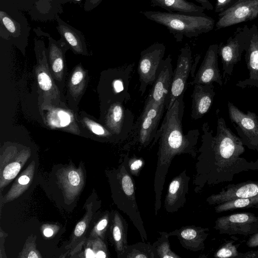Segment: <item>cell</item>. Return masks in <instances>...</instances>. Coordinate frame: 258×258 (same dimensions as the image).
<instances>
[{
	"label": "cell",
	"mask_w": 258,
	"mask_h": 258,
	"mask_svg": "<svg viewBox=\"0 0 258 258\" xmlns=\"http://www.w3.org/2000/svg\"><path fill=\"white\" fill-rule=\"evenodd\" d=\"M217 115V132L213 136L207 122L202 129V144L195 164L193 185L196 193L205 185H215L232 180L235 174L250 170H258V160L247 161L240 157L245 151L240 138L229 128L222 117Z\"/></svg>",
	"instance_id": "cell-1"
},
{
	"label": "cell",
	"mask_w": 258,
	"mask_h": 258,
	"mask_svg": "<svg viewBox=\"0 0 258 258\" xmlns=\"http://www.w3.org/2000/svg\"><path fill=\"white\" fill-rule=\"evenodd\" d=\"M184 95H181L172 106L166 110L160 128L153 141V146L159 141L157 162L154 186L155 214L161 207V196L168 170L173 159L177 155L186 154L195 158L200 132L198 130L183 131L182 120L184 113Z\"/></svg>",
	"instance_id": "cell-2"
},
{
	"label": "cell",
	"mask_w": 258,
	"mask_h": 258,
	"mask_svg": "<svg viewBox=\"0 0 258 258\" xmlns=\"http://www.w3.org/2000/svg\"><path fill=\"white\" fill-rule=\"evenodd\" d=\"M147 19L165 27L176 42L184 37L191 38L209 32L215 26V21L205 14H194L155 11H141Z\"/></svg>",
	"instance_id": "cell-3"
},
{
	"label": "cell",
	"mask_w": 258,
	"mask_h": 258,
	"mask_svg": "<svg viewBox=\"0 0 258 258\" xmlns=\"http://www.w3.org/2000/svg\"><path fill=\"white\" fill-rule=\"evenodd\" d=\"M128 156V153L125 155L122 163L112 174V196L119 209L129 217L142 241H145L147 234L137 203L134 181L127 167Z\"/></svg>",
	"instance_id": "cell-4"
},
{
	"label": "cell",
	"mask_w": 258,
	"mask_h": 258,
	"mask_svg": "<svg viewBox=\"0 0 258 258\" xmlns=\"http://www.w3.org/2000/svg\"><path fill=\"white\" fill-rule=\"evenodd\" d=\"M35 51L36 63L34 72L39 94L38 106L41 104L68 106L66 95L60 91L50 72L45 47L35 43Z\"/></svg>",
	"instance_id": "cell-5"
},
{
	"label": "cell",
	"mask_w": 258,
	"mask_h": 258,
	"mask_svg": "<svg viewBox=\"0 0 258 258\" xmlns=\"http://www.w3.org/2000/svg\"><path fill=\"white\" fill-rule=\"evenodd\" d=\"M165 109V103L158 104L145 101L143 110L135 123L125 148L134 146H138L140 149L147 147L155 138Z\"/></svg>",
	"instance_id": "cell-6"
},
{
	"label": "cell",
	"mask_w": 258,
	"mask_h": 258,
	"mask_svg": "<svg viewBox=\"0 0 258 258\" xmlns=\"http://www.w3.org/2000/svg\"><path fill=\"white\" fill-rule=\"evenodd\" d=\"M134 66V63L125 64L103 73L100 85L102 108L112 102L126 103L131 99L128 88Z\"/></svg>",
	"instance_id": "cell-7"
},
{
	"label": "cell",
	"mask_w": 258,
	"mask_h": 258,
	"mask_svg": "<svg viewBox=\"0 0 258 258\" xmlns=\"http://www.w3.org/2000/svg\"><path fill=\"white\" fill-rule=\"evenodd\" d=\"M114 102L102 108L100 122L116 138L117 142L127 140L134 126V115L124 105Z\"/></svg>",
	"instance_id": "cell-8"
},
{
	"label": "cell",
	"mask_w": 258,
	"mask_h": 258,
	"mask_svg": "<svg viewBox=\"0 0 258 258\" xmlns=\"http://www.w3.org/2000/svg\"><path fill=\"white\" fill-rule=\"evenodd\" d=\"M250 40V28L247 25L237 28L233 35L225 43L219 45L218 55L223 66V79L231 76L234 68L241 59L242 53L248 47Z\"/></svg>",
	"instance_id": "cell-9"
},
{
	"label": "cell",
	"mask_w": 258,
	"mask_h": 258,
	"mask_svg": "<svg viewBox=\"0 0 258 258\" xmlns=\"http://www.w3.org/2000/svg\"><path fill=\"white\" fill-rule=\"evenodd\" d=\"M39 108L43 122L48 127L79 136L83 134L78 113L68 106L41 104Z\"/></svg>",
	"instance_id": "cell-10"
},
{
	"label": "cell",
	"mask_w": 258,
	"mask_h": 258,
	"mask_svg": "<svg viewBox=\"0 0 258 258\" xmlns=\"http://www.w3.org/2000/svg\"><path fill=\"white\" fill-rule=\"evenodd\" d=\"M228 114L244 146L258 152V116L252 111L245 113L232 102H228Z\"/></svg>",
	"instance_id": "cell-11"
},
{
	"label": "cell",
	"mask_w": 258,
	"mask_h": 258,
	"mask_svg": "<svg viewBox=\"0 0 258 258\" xmlns=\"http://www.w3.org/2000/svg\"><path fill=\"white\" fill-rule=\"evenodd\" d=\"M165 50L163 43L156 42L141 51L138 65L141 96L144 94L147 87L154 83Z\"/></svg>",
	"instance_id": "cell-12"
},
{
	"label": "cell",
	"mask_w": 258,
	"mask_h": 258,
	"mask_svg": "<svg viewBox=\"0 0 258 258\" xmlns=\"http://www.w3.org/2000/svg\"><path fill=\"white\" fill-rule=\"evenodd\" d=\"M214 228L221 234L250 236L258 230V216L250 212L221 216L215 221Z\"/></svg>",
	"instance_id": "cell-13"
},
{
	"label": "cell",
	"mask_w": 258,
	"mask_h": 258,
	"mask_svg": "<svg viewBox=\"0 0 258 258\" xmlns=\"http://www.w3.org/2000/svg\"><path fill=\"white\" fill-rule=\"evenodd\" d=\"M192 64L191 50L186 44L180 49L178 56L176 66L173 71L170 92L165 101V110L169 109L178 98L184 95Z\"/></svg>",
	"instance_id": "cell-14"
},
{
	"label": "cell",
	"mask_w": 258,
	"mask_h": 258,
	"mask_svg": "<svg viewBox=\"0 0 258 258\" xmlns=\"http://www.w3.org/2000/svg\"><path fill=\"white\" fill-rule=\"evenodd\" d=\"M218 16L215 24L217 29L253 20L258 17V0H235L229 8L219 13Z\"/></svg>",
	"instance_id": "cell-15"
},
{
	"label": "cell",
	"mask_w": 258,
	"mask_h": 258,
	"mask_svg": "<svg viewBox=\"0 0 258 258\" xmlns=\"http://www.w3.org/2000/svg\"><path fill=\"white\" fill-rule=\"evenodd\" d=\"M69 49L61 39L56 41L49 37L47 56L50 71L55 84L63 94L68 76L65 53Z\"/></svg>",
	"instance_id": "cell-16"
},
{
	"label": "cell",
	"mask_w": 258,
	"mask_h": 258,
	"mask_svg": "<svg viewBox=\"0 0 258 258\" xmlns=\"http://www.w3.org/2000/svg\"><path fill=\"white\" fill-rule=\"evenodd\" d=\"M218 48L217 44L209 46L202 63L190 83L191 85L210 84L216 82L220 86H222L223 78L218 67Z\"/></svg>",
	"instance_id": "cell-17"
},
{
	"label": "cell",
	"mask_w": 258,
	"mask_h": 258,
	"mask_svg": "<svg viewBox=\"0 0 258 258\" xmlns=\"http://www.w3.org/2000/svg\"><path fill=\"white\" fill-rule=\"evenodd\" d=\"M173 74L172 58L168 55L159 65L156 79L146 101H151L158 104H165L170 92Z\"/></svg>",
	"instance_id": "cell-18"
},
{
	"label": "cell",
	"mask_w": 258,
	"mask_h": 258,
	"mask_svg": "<svg viewBox=\"0 0 258 258\" xmlns=\"http://www.w3.org/2000/svg\"><path fill=\"white\" fill-rule=\"evenodd\" d=\"M88 71L81 63L76 65L68 75L66 82V98L68 106L78 112V104L89 83Z\"/></svg>",
	"instance_id": "cell-19"
},
{
	"label": "cell",
	"mask_w": 258,
	"mask_h": 258,
	"mask_svg": "<svg viewBox=\"0 0 258 258\" xmlns=\"http://www.w3.org/2000/svg\"><path fill=\"white\" fill-rule=\"evenodd\" d=\"M190 179L186 169L172 179L164 202V208L167 213H175L184 206Z\"/></svg>",
	"instance_id": "cell-20"
},
{
	"label": "cell",
	"mask_w": 258,
	"mask_h": 258,
	"mask_svg": "<svg viewBox=\"0 0 258 258\" xmlns=\"http://www.w3.org/2000/svg\"><path fill=\"white\" fill-rule=\"evenodd\" d=\"M258 196V181L248 180L237 184H230L217 194L206 199L210 205L216 206L230 200Z\"/></svg>",
	"instance_id": "cell-21"
},
{
	"label": "cell",
	"mask_w": 258,
	"mask_h": 258,
	"mask_svg": "<svg viewBox=\"0 0 258 258\" xmlns=\"http://www.w3.org/2000/svg\"><path fill=\"white\" fill-rule=\"evenodd\" d=\"M245 60L249 71V77L238 81L235 86L244 88L247 87L258 88V28L253 24L250 28V40L246 49Z\"/></svg>",
	"instance_id": "cell-22"
},
{
	"label": "cell",
	"mask_w": 258,
	"mask_h": 258,
	"mask_svg": "<svg viewBox=\"0 0 258 258\" xmlns=\"http://www.w3.org/2000/svg\"><path fill=\"white\" fill-rule=\"evenodd\" d=\"M208 228L195 225L182 226L168 233L169 236H175L182 246L192 251L203 250L208 235Z\"/></svg>",
	"instance_id": "cell-23"
},
{
	"label": "cell",
	"mask_w": 258,
	"mask_h": 258,
	"mask_svg": "<svg viewBox=\"0 0 258 258\" xmlns=\"http://www.w3.org/2000/svg\"><path fill=\"white\" fill-rule=\"evenodd\" d=\"M216 93L213 84L194 85L191 97V117L197 120L207 113L213 104Z\"/></svg>",
	"instance_id": "cell-24"
},
{
	"label": "cell",
	"mask_w": 258,
	"mask_h": 258,
	"mask_svg": "<svg viewBox=\"0 0 258 258\" xmlns=\"http://www.w3.org/2000/svg\"><path fill=\"white\" fill-rule=\"evenodd\" d=\"M57 29L61 40L76 54L89 56L85 39L82 33L57 17Z\"/></svg>",
	"instance_id": "cell-25"
},
{
	"label": "cell",
	"mask_w": 258,
	"mask_h": 258,
	"mask_svg": "<svg viewBox=\"0 0 258 258\" xmlns=\"http://www.w3.org/2000/svg\"><path fill=\"white\" fill-rule=\"evenodd\" d=\"M83 133L104 142L117 143L116 138L101 122L84 111L78 114Z\"/></svg>",
	"instance_id": "cell-26"
},
{
	"label": "cell",
	"mask_w": 258,
	"mask_h": 258,
	"mask_svg": "<svg viewBox=\"0 0 258 258\" xmlns=\"http://www.w3.org/2000/svg\"><path fill=\"white\" fill-rule=\"evenodd\" d=\"M111 218V238L117 257L120 258L125 246L127 245L128 224L125 219L117 211L112 212Z\"/></svg>",
	"instance_id": "cell-27"
},
{
	"label": "cell",
	"mask_w": 258,
	"mask_h": 258,
	"mask_svg": "<svg viewBox=\"0 0 258 258\" xmlns=\"http://www.w3.org/2000/svg\"><path fill=\"white\" fill-rule=\"evenodd\" d=\"M151 6L158 7L168 12L203 14L205 9L187 0H150Z\"/></svg>",
	"instance_id": "cell-28"
},
{
	"label": "cell",
	"mask_w": 258,
	"mask_h": 258,
	"mask_svg": "<svg viewBox=\"0 0 258 258\" xmlns=\"http://www.w3.org/2000/svg\"><path fill=\"white\" fill-rule=\"evenodd\" d=\"M258 209V196L247 198L236 199L219 205L214 207L217 213L229 211H233L238 209Z\"/></svg>",
	"instance_id": "cell-29"
},
{
	"label": "cell",
	"mask_w": 258,
	"mask_h": 258,
	"mask_svg": "<svg viewBox=\"0 0 258 258\" xmlns=\"http://www.w3.org/2000/svg\"><path fill=\"white\" fill-rule=\"evenodd\" d=\"M120 258H155L152 244L143 241L127 245Z\"/></svg>",
	"instance_id": "cell-30"
},
{
	"label": "cell",
	"mask_w": 258,
	"mask_h": 258,
	"mask_svg": "<svg viewBox=\"0 0 258 258\" xmlns=\"http://www.w3.org/2000/svg\"><path fill=\"white\" fill-rule=\"evenodd\" d=\"M160 237L152 244L155 258H181L170 248L169 234L159 232Z\"/></svg>",
	"instance_id": "cell-31"
},
{
	"label": "cell",
	"mask_w": 258,
	"mask_h": 258,
	"mask_svg": "<svg viewBox=\"0 0 258 258\" xmlns=\"http://www.w3.org/2000/svg\"><path fill=\"white\" fill-rule=\"evenodd\" d=\"M240 244V243H235L234 240L226 241L217 250L214 256L220 258H237L239 253L238 247Z\"/></svg>",
	"instance_id": "cell-32"
},
{
	"label": "cell",
	"mask_w": 258,
	"mask_h": 258,
	"mask_svg": "<svg viewBox=\"0 0 258 258\" xmlns=\"http://www.w3.org/2000/svg\"><path fill=\"white\" fill-rule=\"evenodd\" d=\"M144 160L142 158L135 155L130 157L127 161V169L132 176H138L140 171L144 166Z\"/></svg>",
	"instance_id": "cell-33"
},
{
	"label": "cell",
	"mask_w": 258,
	"mask_h": 258,
	"mask_svg": "<svg viewBox=\"0 0 258 258\" xmlns=\"http://www.w3.org/2000/svg\"><path fill=\"white\" fill-rule=\"evenodd\" d=\"M1 20L7 30L12 34H16L18 32V28L16 23L5 12L1 11Z\"/></svg>",
	"instance_id": "cell-34"
},
{
	"label": "cell",
	"mask_w": 258,
	"mask_h": 258,
	"mask_svg": "<svg viewBox=\"0 0 258 258\" xmlns=\"http://www.w3.org/2000/svg\"><path fill=\"white\" fill-rule=\"evenodd\" d=\"M20 168L21 166L19 163H12L5 167L3 172V176L7 180L12 179L17 175Z\"/></svg>",
	"instance_id": "cell-35"
},
{
	"label": "cell",
	"mask_w": 258,
	"mask_h": 258,
	"mask_svg": "<svg viewBox=\"0 0 258 258\" xmlns=\"http://www.w3.org/2000/svg\"><path fill=\"white\" fill-rule=\"evenodd\" d=\"M66 186L71 189L78 186L80 183V177L79 173L75 170H71L67 174L66 180Z\"/></svg>",
	"instance_id": "cell-36"
},
{
	"label": "cell",
	"mask_w": 258,
	"mask_h": 258,
	"mask_svg": "<svg viewBox=\"0 0 258 258\" xmlns=\"http://www.w3.org/2000/svg\"><path fill=\"white\" fill-rule=\"evenodd\" d=\"M235 0H216L215 12L218 14L229 8Z\"/></svg>",
	"instance_id": "cell-37"
},
{
	"label": "cell",
	"mask_w": 258,
	"mask_h": 258,
	"mask_svg": "<svg viewBox=\"0 0 258 258\" xmlns=\"http://www.w3.org/2000/svg\"><path fill=\"white\" fill-rule=\"evenodd\" d=\"M246 244L250 248H254L258 246V230L256 233L249 236Z\"/></svg>",
	"instance_id": "cell-38"
},
{
	"label": "cell",
	"mask_w": 258,
	"mask_h": 258,
	"mask_svg": "<svg viewBox=\"0 0 258 258\" xmlns=\"http://www.w3.org/2000/svg\"><path fill=\"white\" fill-rule=\"evenodd\" d=\"M109 217L108 214L101 219L97 224L96 226V230L98 232H101L105 230L108 224Z\"/></svg>",
	"instance_id": "cell-39"
},
{
	"label": "cell",
	"mask_w": 258,
	"mask_h": 258,
	"mask_svg": "<svg viewBox=\"0 0 258 258\" xmlns=\"http://www.w3.org/2000/svg\"><path fill=\"white\" fill-rule=\"evenodd\" d=\"M102 0H86L84 8L86 11H90L97 6Z\"/></svg>",
	"instance_id": "cell-40"
},
{
	"label": "cell",
	"mask_w": 258,
	"mask_h": 258,
	"mask_svg": "<svg viewBox=\"0 0 258 258\" xmlns=\"http://www.w3.org/2000/svg\"><path fill=\"white\" fill-rule=\"evenodd\" d=\"M237 258H258V249L249 251L245 253L239 252Z\"/></svg>",
	"instance_id": "cell-41"
},
{
	"label": "cell",
	"mask_w": 258,
	"mask_h": 258,
	"mask_svg": "<svg viewBox=\"0 0 258 258\" xmlns=\"http://www.w3.org/2000/svg\"><path fill=\"white\" fill-rule=\"evenodd\" d=\"M86 228V224L84 222H80L77 224L75 229L74 233L76 236H80L84 232Z\"/></svg>",
	"instance_id": "cell-42"
},
{
	"label": "cell",
	"mask_w": 258,
	"mask_h": 258,
	"mask_svg": "<svg viewBox=\"0 0 258 258\" xmlns=\"http://www.w3.org/2000/svg\"><path fill=\"white\" fill-rule=\"evenodd\" d=\"M208 10H213L214 7L209 0H194Z\"/></svg>",
	"instance_id": "cell-43"
},
{
	"label": "cell",
	"mask_w": 258,
	"mask_h": 258,
	"mask_svg": "<svg viewBox=\"0 0 258 258\" xmlns=\"http://www.w3.org/2000/svg\"><path fill=\"white\" fill-rule=\"evenodd\" d=\"M30 181L29 177L27 175H22L18 179V182L22 185H26L29 183Z\"/></svg>",
	"instance_id": "cell-44"
},
{
	"label": "cell",
	"mask_w": 258,
	"mask_h": 258,
	"mask_svg": "<svg viewBox=\"0 0 258 258\" xmlns=\"http://www.w3.org/2000/svg\"><path fill=\"white\" fill-rule=\"evenodd\" d=\"M107 256V253L103 250H99L95 253V257L105 258Z\"/></svg>",
	"instance_id": "cell-45"
},
{
	"label": "cell",
	"mask_w": 258,
	"mask_h": 258,
	"mask_svg": "<svg viewBox=\"0 0 258 258\" xmlns=\"http://www.w3.org/2000/svg\"><path fill=\"white\" fill-rule=\"evenodd\" d=\"M86 257L88 258L95 257V253H94L92 250L88 248L86 250Z\"/></svg>",
	"instance_id": "cell-46"
},
{
	"label": "cell",
	"mask_w": 258,
	"mask_h": 258,
	"mask_svg": "<svg viewBox=\"0 0 258 258\" xmlns=\"http://www.w3.org/2000/svg\"><path fill=\"white\" fill-rule=\"evenodd\" d=\"M44 235L46 237H50L53 234V231L49 228H46L44 230Z\"/></svg>",
	"instance_id": "cell-47"
},
{
	"label": "cell",
	"mask_w": 258,
	"mask_h": 258,
	"mask_svg": "<svg viewBox=\"0 0 258 258\" xmlns=\"http://www.w3.org/2000/svg\"><path fill=\"white\" fill-rule=\"evenodd\" d=\"M38 256L37 255L36 253L34 251H31L29 255H28V257H38Z\"/></svg>",
	"instance_id": "cell-48"
},
{
	"label": "cell",
	"mask_w": 258,
	"mask_h": 258,
	"mask_svg": "<svg viewBox=\"0 0 258 258\" xmlns=\"http://www.w3.org/2000/svg\"><path fill=\"white\" fill-rule=\"evenodd\" d=\"M75 1H80L81 0H75Z\"/></svg>",
	"instance_id": "cell-49"
}]
</instances>
